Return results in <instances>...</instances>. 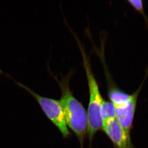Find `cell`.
<instances>
[{
  "instance_id": "cell-2",
  "label": "cell",
  "mask_w": 148,
  "mask_h": 148,
  "mask_svg": "<svg viewBox=\"0 0 148 148\" xmlns=\"http://www.w3.org/2000/svg\"><path fill=\"white\" fill-rule=\"evenodd\" d=\"M77 42L81 52L88 82L89 101L87 114L88 117V133L90 141H91L97 132L102 129L103 126V121L101 115V108L103 99L101 95L98 83L92 70L89 59L82 45L78 41Z\"/></svg>"
},
{
  "instance_id": "cell-7",
  "label": "cell",
  "mask_w": 148,
  "mask_h": 148,
  "mask_svg": "<svg viewBox=\"0 0 148 148\" xmlns=\"http://www.w3.org/2000/svg\"><path fill=\"white\" fill-rule=\"evenodd\" d=\"M101 115L103 122L110 119H115V108L112 102L103 100L101 108Z\"/></svg>"
},
{
  "instance_id": "cell-3",
  "label": "cell",
  "mask_w": 148,
  "mask_h": 148,
  "mask_svg": "<svg viewBox=\"0 0 148 148\" xmlns=\"http://www.w3.org/2000/svg\"><path fill=\"white\" fill-rule=\"evenodd\" d=\"M14 82L17 85L25 90L36 99L47 117L58 127L64 138L70 135L71 133L67 127L60 100L42 97L22 83Z\"/></svg>"
},
{
  "instance_id": "cell-8",
  "label": "cell",
  "mask_w": 148,
  "mask_h": 148,
  "mask_svg": "<svg viewBox=\"0 0 148 148\" xmlns=\"http://www.w3.org/2000/svg\"><path fill=\"white\" fill-rule=\"evenodd\" d=\"M130 4L135 9L144 16V12L143 10V2L141 0H130L128 1Z\"/></svg>"
},
{
  "instance_id": "cell-4",
  "label": "cell",
  "mask_w": 148,
  "mask_h": 148,
  "mask_svg": "<svg viewBox=\"0 0 148 148\" xmlns=\"http://www.w3.org/2000/svg\"><path fill=\"white\" fill-rule=\"evenodd\" d=\"M143 85V83L135 92L131 95L130 98L127 101L114 106L116 113L115 119L122 129L128 134H130L138 95Z\"/></svg>"
},
{
  "instance_id": "cell-1",
  "label": "cell",
  "mask_w": 148,
  "mask_h": 148,
  "mask_svg": "<svg viewBox=\"0 0 148 148\" xmlns=\"http://www.w3.org/2000/svg\"><path fill=\"white\" fill-rule=\"evenodd\" d=\"M71 73L62 77L60 80L52 74L61 91L60 103L62 105L65 120L68 126L75 134L83 146L84 139L88 132V117L85 108L73 95L69 86Z\"/></svg>"
},
{
  "instance_id": "cell-5",
  "label": "cell",
  "mask_w": 148,
  "mask_h": 148,
  "mask_svg": "<svg viewBox=\"0 0 148 148\" xmlns=\"http://www.w3.org/2000/svg\"><path fill=\"white\" fill-rule=\"evenodd\" d=\"M102 129L116 148H134L130 134L122 129L116 119H110L103 122Z\"/></svg>"
},
{
  "instance_id": "cell-6",
  "label": "cell",
  "mask_w": 148,
  "mask_h": 148,
  "mask_svg": "<svg viewBox=\"0 0 148 148\" xmlns=\"http://www.w3.org/2000/svg\"><path fill=\"white\" fill-rule=\"evenodd\" d=\"M131 95H129L116 88H111L108 92V97L110 102L114 106L119 105L127 101L130 98Z\"/></svg>"
}]
</instances>
